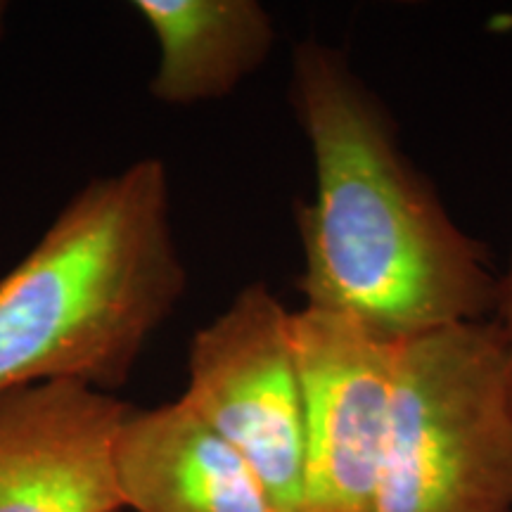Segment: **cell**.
I'll return each mask as SVG.
<instances>
[{
	"label": "cell",
	"instance_id": "cell-1",
	"mask_svg": "<svg viewBox=\"0 0 512 512\" xmlns=\"http://www.w3.org/2000/svg\"><path fill=\"white\" fill-rule=\"evenodd\" d=\"M292 105L316 169V192L297 209L306 306L394 344L494 313L501 273L403 155L342 50L294 48Z\"/></svg>",
	"mask_w": 512,
	"mask_h": 512
},
{
	"label": "cell",
	"instance_id": "cell-2",
	"mask_svg": "<svg viewBox=\"0 0 512 512\" xmlns=\"http://www.w3.org/2000/svg\"><path fill=\"white\" fill-rule=\"evenodd\" d=\"M185 290L162 159L91 178L0 278V396L48 382L114 394Z\"/></svg>",
	"mask_w": 512,
	"mask_h": 512
},
{
	"label": "cell",
	"instance_id": "cell-10",
	"mask_svg": "<svg viewBox=\"0 0 512 512\" xmlns=\"http://www.w3.org/2000/svg\"><path fill=\"white\" fill-rule=\"evenodd\" d=\"M8 3H3L0 0V41H3V34H5V22H8Z\"/></svg>",
	"mask_w": 512,
	"mask_h": 512
},
{
	"label": "cell",
	"instance_id": "cell-7",
	"mask_svg": "<svg viewBox=\"0 0 512 512\" xmlns=\"http://www.w3.org/2000/svg\"><path fill=\"white\" fill-rule=\"evenodd\" d=\"M112 460L131 512H278L240 453L181 401L128 408Z\"/></svg>",
	"mask_w": 512,
	"mask_h": 512
},
{
	"label": "cell",
	"instance_id": "cell-3",
	"mask_svg": "<svg viewBox=\"0 0 512 512\" xmlns=\"http://www.w3.org/2000/svg\"><path fill=\"white\" fill-rule=\"evenodd\" d=\"M373 512H512V408L496 320L401 342Z\"/></svg>",
	"mask_w": 512,
	"mask_h": 512
},
{
	"label": "cell",
	"instance_id": "cell-9",
	"mask_svg": "<svg viewBox=\"0 0 512 512\" xmlns=\"http://www.w3.org/2000/svg\"><path fill=\"white\" fill-rule=\"evenodd\" d=\"M496 325L503 339V368H505V389H508V401L512 408V252L508 264L498 280V299H496Z\"/></svg>",
	"mask_w": 512,
	"mask_h": 512
},
{
	"label": "cell",
	"instance_id": "cell-5",
	"mask_svg": "<svg viewBox=\"0 0 512 512\" xmlns=\"http://www.w3.org/2000/svg\"><path fill=\"white\" fill-rule=\"evenodd\" d=\"M292 339L306 418L299 512H373L401 344L309 306L292 311Z\"/></svg>",
	"mask_w": 512,
	"mask_h": 512
},
{
	"label": "cell",
	"instance_id": "cell-6",
	"mask_svg": "<svg viewBox=\"0 0 512 512\" xmlns=\"http://www.w3.org/2000/svg\"><path fill=\"white\" fill-rule=\"evenodd\" d=\"M128 403L81 382L0 396V512H121L114 437Z\"/></svg>",
	"mask_w": 512,
	"mask_h": 512
},
{
	"label": "cell",
	"instance_id": "cell-4",
	"mask_svg": "<svg viewBox=\"0 0 512 512\" xmlns=\"http://www.w3.org/2000/svg\"><path fill=\"white\" fill-rule=\"evenodd\" d=\"M183 406L240 453L278 512H299L304 494V389L292 311L266 283L235 294L188 347Z\"/></svg>",
	"mask_w": 512,
	"mask_h": 512
},
{
	"label": "cell",
	"instance_id": "cell-8",
	"mask_svg": "<svg viewBox=\"0 0 512 512\" xmlns=\"http://www.w3.org/2000/svg\"><path fill=\"white\" fill-rule=\"evenodd\" d=\"M131 8L157 38L150 95L166 107L228 98L273 50V17L256 0H136Z\"/></svg>",
	"mask_w": 512,
	"mask_h": 512
}]
</instances>
